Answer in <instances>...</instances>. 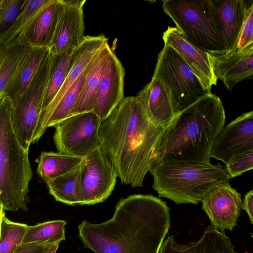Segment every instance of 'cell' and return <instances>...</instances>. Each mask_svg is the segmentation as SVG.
Wrapping results in <instances>:
<instances>
[{"label": "cell", "mask_w": 253, "mask_h": 253, "mask_svg": "<svg viewBox=\"0 0 253 253\" xmlns=\"http://www.w3.org/2000/svg\"><path fill=\"white\" fill-rule=\"evenodd\" d=\"M167 203L152 195L121 199L112 217L78 225L84 248L94 253H159L170 224Z\"/></svg>", "instance_id": "1"}, {"label": "cell", "mask_w": 253, "mask_h": 253, "mask_svg": "<svg viewBox=\"0 0 253 253\" xmlns=\"http://www.w3.org/2000/svg\"><path fill=\"white\" fill-rule=\"evenodd\" d=\"M165 127L151 122L135 96L125 97L101 123L100 146L123 184L141 187Z\"/></svg>", "instance_id": "2"}, {"label": "cell", "mask_w": 253, "mask_h": 253, "mask_svg": "<svg viewBox=\"0 0 253 253\" xmlns=\"http://www.w3.org/2000/svg\"><path fill=\"white\" fill-rule=\"evenodd\" d=\"M225 119L217 96H202L164 127L151 155L149 169L161 163L211 164V151Z\"/></svg>", "instance_id": "3"}, {"label": "cell", "mask_w": 253, "mask_h": 253, "mask_svg": "<svg viewBox=\"0 0 253 253\" xmlns=\"http://www.w3.org/2000/svg\"><path fill=\"white\" fill-rule=\"evenodd\" d=\"M12 104L8 96L0 99V203L4 211L28 210L29 182L33 171L29 150L18 141L11 121Z\"/></svg>", "instance_id": "4"}, {"label": "cell", "mask_w": 253, "mask_h": 253, "mask_svg": "<svg viewBox=\"0 0 253 253\" xmlns=\"http://www.w3.org/2000/svg\"><path fill=\"white\" fill-rule=\"evenodd\" d=\"M153 188L159 198L176 204L197 205L216 187L232 179L226 169L217 165L161 163L151 167Z\"/></svg>", "instance_id": "5"}, {"label": "cell", "mask_w": 253, "mask_h": 253, "mask_svg": "<svg viewBox=\"0 0 253 253\" xmlns=\"http://www.w3.org/2000/svg\"><path fill=\"white\" fill-rule=\"evenodd\" d=\"M162 8L185 39L209 53L227 51L215 22L211 0H165Z\"/></svg>", "instance_id": "6"}, {"label": "cell", "mask_w": 253, "mask_h": 253, "mask_svg": "<svg viewBox=\"0 0 253 253\" xmlns=\"http://www.w3.org/2000/svg\"><path fill=\"white\" fill-rule=\"evenodd\" d=\"M153 77L161 80L168 88L175 115L211 93L204 89L180 55L169 45H164L158 54Z\"/></svg>", "instance_id": "7"}, {"label": "cell", "mask_w": 253, "mask_h": 253, "mask_svg": "<svg viewBox=\"0 0 253 253\" xmlns=\"http://www.w3.org/2000/svg\"><path fill=\"white\" fill-rule=\"evenodd\" d=\"M51 61L52 54L49 52L26 92L12 105L11 121L13 129L18 141L26 150H29L39 123Z\"/></svg>", "instance_id": "8"}, {"label": "cell", "mask_w": 253, "mask_h": 253, "mask_svg": "<svg viewBox=\"0 0 253 253\" xmlns=\"http://www.w3.org/2000/svg\"><path fill=\"white\" fill-rule=\"evenodd\" d=\"M101 122L93 112L68 117L53 127V140L60 153L84 158L100 145L98 129Z\"/></svg>", "instance_id": "9"}, {"label": "cell", "mask_w": 253, "mask_h": 253, "mask_svg": "<svg viewBox=\"0 0 253 253\" xmlns=\"http://www.w3.org/2000/svg\"><path fill=\"white\" fill-rule=\"evenodd\" d=\"M83 205L105 201L114 189L118 177L100 145L83 158L80 166Z\"/></svg>", "instance_id": "10"}, {"label": "cell", "mask_w": 253, "mask_h": 253, "mask_svg": "<svg viewBox=\"0 0 253 253\" xmlns=\"http://www.w3.org/2000/svg\"><path fill=\"white\" fill-rule=\"evenodd\" d=\"M108 40L103 34L85 36L82 42L73 51L70 69L65 81L53 101L41 114L33 143L39 141L45 132L48 120L63 96L80 77L83 71Z\"/></svg>", "instance_id": "11"}, {"label": "cell", "mask_w": 253, "mask_h": 253, "mask_svg": "<svg viewBox=\"0 0 253 253\" xmlns=\"http://www.w3.org/2000/svg\"><path fill=\"white\" fill-rule=\"evenodd\" d=\"M251 150H253V111L243 113L223 127L213 144L210 157L226 165Z\"/></svg>", "instance_id": "12"}, {"label": "cell", "mask_w": 253, "mask_h": 253, "mask_svg": "<svg viewBox=\"0 0 253 253\" xmlns=\"http://www.w3.org/2000/svg\"><path fill=\"white\" fill-rule=\"evenodd\" d=\"M202 209L212 226L218 231H232L237 225L242 210L241 194L229 182L220 185L208 193L201 201Z\"/></svg>", "instance_id": "13"}, {"label": "cell", "mask_w": 253, "mask_h": 253, "mask_svg": "<svg viewBox=\"0 0 253 253\" xmlns=\"http://www.w3.org/2000/svg\"><path fill=\"white\" fill-rule=\"evenodd\" d=\"M209 58L215 78L222 81L230 91L236 84L253 75V43L240 50L209 53Z\"/></svg>", "instance_id": "14"}, {"label": "cell", "mask_w": 253, "mask_h": 253, "mask_svg": "<svg viewBox=\"0 0 253 253\" xmlns=\"http://www.w3.org/2000/svg\"><path fill=\"white\" fill-rule=\"evenodd\" d=\"M85 2L86 0H62V12L49 48L52 54L75 49L84 40L83 7Z\"/></svg>", "instance_id": "15"}, {"label": "cell", "mask_w": 253, "mask_h": 253, "mask_svg": "<svg viewBox=\"0 0 253 253\" xmlns=\"http://www.w3.org/2000/svg\"><path fill=\"white\" fill-rule=\"evenodd\" d=\"M218 33L227 50H236L238 39L253 1L211 0Z\"/></svg>", "instance_id": "16"}, {"label": "cell", "mask_w": 253, "mask_h": 253, "mask_svg": "<svg viewBox=\"0 0 253 253\" xmlns=\"http://www.w3.org/2000/svg\"><path fill=\"white\" fill-rule=\"evenodd\" d=\"M164 45L174 48L191 68L204 89L211 93V88L217 84L211 66L209 53L198 48L187 41L176 27L168 26L164 32Z\"/></svg>", "instance_id": "17"}, {"label": "cell", "mask_w": 253, "mask_h": 253, "mask_svg": "<svg viewBox=\"0 0 253 253\" xmlns=\"http://www.w3.org/2000/svg\"><path fill=\"white\" fill-rule=\"evenodd\" d=\"M125 69L115 54L105 70L97 89L93 112L101 123L125 98Z\"/></svg>", "instance_id": "18"}, {"label": "cell", "mask_w": 253, "mask_h": 253, "mask_svg": "<svg viewBox=\"0 0 253 253\" xmlns=\"http://www.w3.org/2000/svg\"><path fill=\"white\" fill-rule=\"evenodd\" d=\"M62 8V0H53L22 31L14 42L31 47L49 48Z\"/></svg>", "instance_id": "19"}, {"label": "cell", "mask_w": 253, "mask_h": 253, "mask_svg": "<svg viewBox=\"0 0 253 253\" xmlns=\"http://www.w3.org/2000/svg\"><path fill=\"white\" fill-rule=\"evenodd\" d=\"M149 120L165 127L175 116L170 93L163 82L153 77L135 96Z\"/></svg>", "instance_id": "20"}, {"label": "cell", "mask_w": 253, "mask_h": 253, "mask_svg": "<svg viewBox=\"0 0 253 253\" xmlns=\"http://www.w3.org/2000/svg\"><path fill=\"white\" fill-rule=\"evenodd\" d=\"M49 52L47 47H31L22 57L2 96L9 97L12 105H15L26 92Z\"/></svg>", "instance_id": "21"}, {"label": "cell", "mask_w": 253, "mask_h": 253, "mask_svg": "<svg viewBox=\"0 0 253 253\" xmlns=\"http://www.w3.org/2000/svg\"><path fill=\"white\" fill-rule=\"evenodd\" d=\"M159 253H238L234 250L230 238L224 232L214 228L211 224L204 231L197 241L186 245L179 244L169 236L163 242Z\"/></svg>", "instance_id": "22"}, {"label": "cell", "mask_w": 253, "mask_h": 253, "mask_svg": "<svg viewBox=\"0 0 253 253\" xmlns=\"http://www.w3.org/2000/svg\"><path fill=\"white\" fill-rule=\"evenodd\" d=\"M114 54L108 43L95 56L76 103L68 117L93 111L101 77Z\"/></svg>", "instance_id": "23"}, {"label": "cell", "mask_w": 253, "mask_h": 253, "mask_svg": "<svg viewBox=\"0 0 253 253\" xmlns=\"http://www.w3.org/2000/svg\"><path fill=\"white\" fill-rule=\"evenodd\" d=\"M83 159L59 152H42L40 156L37 172L46 183L78 168Z\"/></svg>", "instance_id": "24"}, {"label": "cell", "mask_w": 253, "mask_h": 253, "mask_svg": "<svg viewBox=\"0 0 253 253\" xmlns=\"http://www.w3.org/2000/svg\"><path fill=\"white\" fill-rule=\"evenodd\" d=\"M80 166L46 183L49 193L56 201L70 206H82Z\"/></svg>", "instance_id": "25"}, {"label": "cell", "mask_w": 253, "mask_h": 253, "mask_svg": "<svg viewBox=\"0 0 253 253\" xmlns=\"http://www.w3.org/2000/svg\"><path fill=\"white\" fill-rule=\"evenodd\" d=\"M74 50L68 49L57 54L51 53L50 72L43 97L41 114L53 101L63 85L69 71Z\"/></svg>", "instance_id": "26"}, {"label": "cell", "mask_w": 253, "mask_h": 253, "mask_svg": "<svg viewBox=\"0 0 253 253\" xmlns=\"http://www.w3.org/2000/svg\"><path fill=\"white\" fill-rule=\"evenodd\" d=\"M53 0H26L10 27L0 36V46L13 43L22 31Z\"/></svg>", "instance_id": "27"}, {"label": "cell", "mask_w": 253, "mask_h": 253, "mask_svg": "<svg viewBox=\"0 0 253 253\" xmlns=\"http://www.w3.org/2000/svg\"><path fill=\"white\" fill-rule=\"evenodd\" d=\"M66 224L65 220H54L28 226L22 244H49L64 241Z\"/></svg>", "instance_id": "28"}, {"label": "cell", "mask_w": 253, "mask_h": 253, "mask_svg": "<svg viewBox=\"0 0 253 253\" xmlns=\"http://www.w3.org/2000/svg\"><path fill=\"white\" fill-rule=\"evenodd\" d=\"M31 47L17 42L0 46V99L20 60Z\"/></svg>", "instance_id": "29"}, {"label": "cell", "mask_w": 253, "mask_h": 253, "mask_svg": "<svg viewBox=\"0 0 253 253\" xmlns=\"http://www.w3.org/2000/svg\"><path fill=\"white\" fill-rule=\"evenodd\" d=\"M94 58L55 108L48 120L47 127L54 126L69 117L76 103L85 78L90 69Z\"/></svg>", "instance_id": "30"}, {"label": "cell", "mask_w": 253, "mask_h": 253, "mask_svg": "<svg viewBox=\"0 0 253 253\" xmlns=\"http://www.w3.org/2000/svg\"><path fill=\"white\" fill-rule=\"evenodd\" d=\"M28 226L12 221L5 215L0 228V253H14L22 244Z\"/></svg>", "instance_id": "31"}, {"label": "cell", "mask_w": 253, "mask_h": 253, "mask_svg": "<svg viewBox=\"0 0 253 253\" xmlns=\"http://www.w3.org/2000/svg\"><path fill=\"white\" fill-rule=\"evenodd\" d=\"M26 0H0V36L12 25Z\"/></svg>", "instance_id": "32"}, {"label": "cell", "mask_w": 253, "mask_h": 253, "mask_svg": "<svg viewBox=\"0 0 253 253\" xmlns=\"http://www.w3.org/2000/svg\"><path fill=\"white\" fill-rule=\"evenodd\" d=\"M253 168V150L236 157L226 165L225 169L231 178L242 175Z\"/></svg>", "instance_id": "33"}, {"label": "cell", "mask_w": 253, "mask_h": 253, "mask_svg": "<svg viewBox=\"0 0 253 253\" xmlns=\"http://www.w3.org/2000/svg\"><path fill=\"white\" fill-rule=\"evenodd\" d=\"M253 5L249 8L242 27L236 45L237 50H240L253 43Z\"/></svg>", "instance_id": "34"}, {"label": "cell", "mask_w": 253, "mask_h": 253, "mask_svg": "<svg viewBox=\"0 0 253 253\" xmlns=\"http://www.w3.org/2000/svg\"><path fill=\"white\" fill-rule=\"evenodd\" d=\"M46 245L44 244H22L14 253H41Z\"/></svg>", "instance_id": "35"}, {"label": "cell", "mask_w": 253, "mask_h": 253, "mask_svg": "<svg viewBox=\"0 0 253 253\" xmlns=\"http://www.w3.org/2000/svg\"><path fill=\"white\" fill-rule=\"evenodd\" d=\"M242 209L246 211L249 217L250 222L253 223V190L248 192L242 201Z\"/></svg>", "instance_id": "36"}, {"label": "cell", "mask_w": 253, "mask_h": 253, "mask_svg": "<svg viewBox=\"0 0 253 253\" xmlns=\"http://www.w3.org/2000/svg\"><path fill=\"white\" fill-rule=\"evenodd\" d=\"M59 243L49 244L45 245L41 253H56Z\"/></svg>", "instance_id": "37"}, {"label": "cell", "mask_w": 253, "mask_h": 253, "mask_svg": "<svg viewBox=\"0 0 253 253\" xmlns=\"http://www.w3.org/2000/svg\"><path fill=\"white\" fill-rule=\"evenodd\" d=\"M5 215L4 210L3 206L0 203V228L2 218Z\"/></svg>", "instance_id": "38"}, {"label": "cell", "mask_w": 253, "mask_h": 253, "mask_svg": "<svg viewBox=\"0 0 253 253\" xmlns=\"http://www.w3.org/2000/svg\"></svg>", "instance_id": "39"}]
</instances>
